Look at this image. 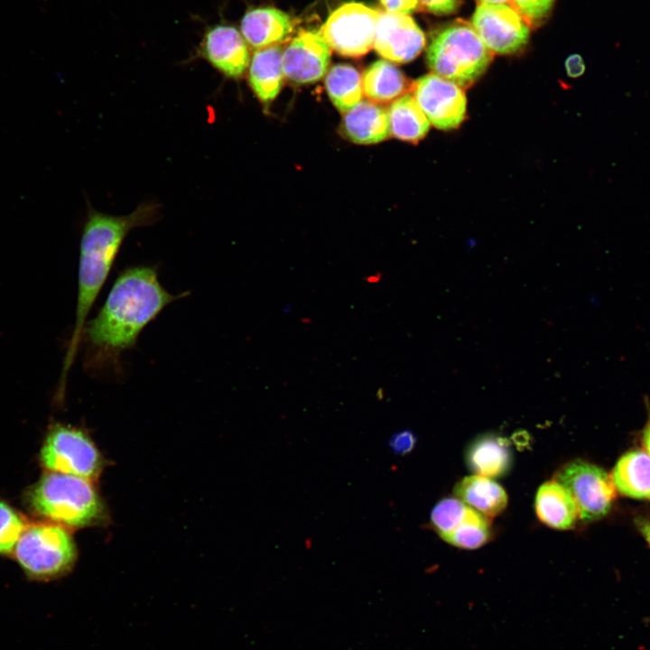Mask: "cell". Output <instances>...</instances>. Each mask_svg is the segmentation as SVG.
Wrapping results in <instances>:
<instances>
[{
    "label": "cell",
    "instance_id": "603a6c76",
    "mask_svg": "<svg viewBox=\"0 0 650 650\" xmlns=\"http://www.w3.org/2000/svg\"><path fill=\"white\" fill-rule=\"evenodd\" d=\"M325 85L332 103L342 113L352 109L362 99V77L348 64L333 66L326 76Z\"/></svg>",
    "mask_w": 650,
    "mask_h": 650
},
{
    "label": "cell",
    "instance_id": "1f68e13d",
    "mask_svg": "<svg viewBox=\"0 0 650 650\" xmlns=\"http://www.w3.org/2000/svg\"><path fill=\"white\" fill-rule=\"evenodd\" d=\"M636 525L639 532L650 546V518L643 517L636 519Z\"/></svg>",
    "mask_w": 650,
    "mask_h": 650
},
{
    "label": "cell",
    "instance_id": "d4e9b609",
    "mask_svg": "<svg viewBox=\"0 0 650 650\" xmlns=\"http://www.w3.org/2000/svg\"><path fill=\"white\" fill-rule=\"evenodd\" d=\"M469 506L457 497L440 500L431 513L433 530L445 540L464 519Z\"/></svg>",
    "mask_w": 650,
    "mask_h": 650
},
{
    "label": "cell",
    "instance_id": "9a60e30c",
    "mask_svg": "<svg viewBox=\"0 0 650 650\" xmlns=\"http://www.w3.org/2000/svg\"><path fill=\"white\" fill-rule=\"evenodd\" d=\"M343 130L353 143L359 144H377L390 134L388 111L370 100H361L345 113Z\"/></svg>",
    "mask_w": 650,
    "mask_h": 650
},
{
    "label": "cell",
    "instance_id": "52a82bcc",
    "mask_svg": "<svg viewBox=\"0 0 650 650\" xmlns=\"http://www.w3.org/2000/svg\"><path fill=\"white\" fill-rule=\"evenodd\" d=\"M553 479L572 497L580 519L585 522L599 520L610 511L617 490L611 477L602 468L575 460L563 465Z\"/></svg>",
    "mask_w": 650,
    "mask_h": 650
},
{
    "label": "cell",
    "instance_id": "cb8c5ba5",
    "mask_svg": "<svg viewBox=\"0 0 650 650\" xmlns=\"http://www.w3.org/2000/svg\"><path fill=\"white\" fill-rule=\"evenodd\" d=\"M489 518L469 506L464 519L444 540L462 549H477L491 536Z\"/></svg>",
    "mask_w": 650,
    "mask_h": 650
},
{
    "label": "cell",
    "instance_id": "7a4b0ae2",
    "mask_svg": "<svg viewBox=\"0 0 650 650\" xmlns=\"http://www.w3.org/2000/svg\"><path fill=\"white\" fill-rule=\"evenodd\" d=\"M158 217L159 205L152 202L142 203L133 212L123 216L88 209L79 246L75 323L59 381L60 392L65 388L68 373L82 341L87 319L124 240L130 231L153 224Z\"/></svg>",
    "mask_w": 650,
    "mask_h": 650
},
{
    "label": "cell",
    "instance_id": "8fae6325",
    "mask_svg": "<svg viewBox=\"0 0 650 650\" xmlns=\"http://www.w3.org/2000/svg\"><path fill=\"white\" fill-rule=\"evenodd\" d=\"M373 46L382 58L406 63L423 50L425 36L408 14L385 11L379 14Z\"/></svg>",
    "mask_w": 650,
    "mask_h": 650
},
{
    "label": "cell",
    "instance_id": "8992f818",
    "mask_svg": "<svg viewBox=\"0 0 650 650\" xmlns=\"http://www.w3.org/2000/svg\"><path fill=\"white\" fill-rule=\"evenodd\" d=\"M42 464L49 471L85 478H98L102 457L89 436L79 428L61 423L48 431L40 453Z\"/></svg>",
    "mask_w": 650,
    "mask_h": 650
},
{
    "label": "cell",
    "instance_id": "e0dca14e",
    "mask_svg": "<svg viewBox=\"0 0 650 650\" xmlns=\"http://www.w3.org/2000/svg\"><path fill=\"white\" fill-rule=\"evenodd\" d=\"M535 512L544 525L569 530L579 518L576 504L569 491L555 479L540 486L535 496Z\"/></svg>",
    "mask_w": 650,
    "mask_h": 650
},
{
    "label": "cell",
    "instance_id": "d6986e66",
    "mask_svg": "<svg viewBox=\"0 0 650 650\" xmlns=\"http://www.w3.org/2000/svg\"><path fill=\"white\" fill-rule=\"evenodd\" d=\"M454 497L467 506L491 518L507 506V494L492 478L472 475L460 479L454 487Z\"/></svg>",
    "mask_w": 650,
    "mask_h": 650
},
{
    "label": "cell",
    "instance_id": "6da1fadb",
    "mask_svg": "<svg viewBox=\"0 0 650 650\" xmlns=\"http://www.w3.org/2000/svg\"><path fill=\"white\" fill-rule=\"evenodd\" d=\"M182 295L170 293L153 266L125 268L114 282L97 315L84 328L88 367L118 363L120 355L136 344L143 330Z\"/></svg>",
    "mask_w": 650,
    "mask_h": 650
},
{
    "label": "cell",
    "instance_id": "5bb4252c",
    "mask_svg": "<svg viewBox=\"0 0 650 650\" xmlns=\"http://www.w3.org/2000/svg\"><path fill=\"white\" fill-rule=\"evenodd\" d=\"M465 460L473 474L493 479L503 477L509 471L512 451L505 438L488 433L477 437L469 443Z\"/></svg>",
    "mask_w": 650,
    "mask_h": 650
},
{
    "label": "cell",
    "instance_id": "ba28073f",
    "mask_svg": "<svg viewBox=\"0 0 650 650\" xmlns=\"http://www.w3.org/2000/svg\"><path fill=\"white\" fill-rule=\"evenodd\" d=\"M380 12L361 3H347L333 11L319 34L340 55L360 57L374 45Z\"/></svg>",
    "mask_w": 650,
    "mask_h": 650
},
{
    "label": "cell",
    "instance_id": "44dd1931",
    "mask_svg": "<svg viewBox=\"0 0 650 650\" xmlns=\"http://www.w3.org/2000/svg\"><path fill=\"white\" fill-rule=\"evenodd\" d=\"M362 83L367 98L377 103L395 100L407 89V80L402 71L385 60L373 62L365 70Z\"/></svg>",
    "mask_w": 650,
    "mask_h": 650
},
{
    "label": "cell",
    "instance_id": "f1b7e54d",
    "mask_svg": "<svg viewBox=\"0 0 650 650\" xmlns=\"http://www.w3.org/2000/svg\"><path fill=\"white\" fill-rule=\"evenodd\" d=\"M418 2L428 12L444 15L456 12L460 0H418Z\"/></svg>",
    "mask_w": 650,
    "mask_h": 650
},
{
    "label": "cell",
    "instance_id": "5b68a950",
    "mask_svg": "<svg viewBox=\"0 0 650 650\" xmlns=\"http://www.w3.org/2000/svg\"><path fill=\"white\" fill-rule=\"evenodd\" d=\"M14 552L25 575L38 581L62 577L72 569L77 558L70 531L53 522L28 524Z\"/></svg>",
    "mask_w": 650,
    "mask_h": 650
},
{
    "label": "cell",
    "instance_id": "836d02e7",
    "mask_svg": "<svg viewBox=\"0 0 650 650\" xmlns=\"http://www.w3.org/2000/svg\"><path fill=\"white\" fill-rule=\"evenodd\" d=\"M480 3L485 4H506L509 0H478Z\"/></svg>",
    "mask_w": 650,
    "mask_h": 650
},
{
    "label": "cell",
    "instance_id": "7c38bea8",
    "mask_svg": "<svg viewBox=\"0 0 650 650\" xmlns=\"http://www.w3.org/2000/svg\"><path fill=\"white\" fill-rule=\"evenodd\" d=\"M330 48L325 40L313 32H300L282 55L283 74L296 83L320 79L327 72Z\"/></svg>",
    "mask_w": 650,
    "mask_h": 650
},
{
    "label": "cell",
    "instance_id": "4fadbf2b",
    "mask_svg": "<svg viewBox=\"0 0 650 650\" xmlns=\"http://www.w3.org/2000/svg\"><path fill=\"white\" fill-rule=\"evenodd\" d=\"M200 56L225 76L237 79L249 65L247 45L234 27L218 24L209 28L199 49Z\"/></svg>",
    "mask_w": 650,
    "mask_h": 650
},
{
    "label": "cell",
    "instance_id": "9c48e42d",
    "mask_svg": "<svg viewBox=\"0 0 650 650\" xmlns=\"http://www.w3.org/2000/svg\"><path fill=\"white\" fill-rule=\"evenodd\" d=\"M471 23L491 52L514 53L522 49L529 38V27L525 19L506 4L480 3Z\"/></svg>",
    "mask_w": 650,
    "mask_h": 650
},
{
    "label": "cell",
    "instance_id": "4dcf8cb0",
    "mask_svg": "<svg viewBox=\"0 0 650 650\" xmlns=\"http://www.w3.org/2000/svg\"><path fill=\"white\" fill-rule=\"evenodd\" d=\"M565 69L570 78L577 79L585 72V63L579 54H571L565 60Z\"/></svg>",
    "mask_w": 650,
    "mask_h": 650
},
{
    "label": "cell",
    "instance_id": "30bf717a",
    "mask_svg": "<svg viewBox=\"0 0 650 650\" xmlns=\"http://www.w3.org/2000/svg\"><path fill=\"white\" fill-rule=\"evenodd\" d=\"M413 94L426 117L436 128H457L464 120L467 99L457 84L434 73L418 79Z\"/></svg>",
    "mask_w": 650,
    "mask_h": 650
},
{
    "label": "cell",
    "instance_id": "277c9868",
    "mask_svg": "<svg viewBox=\"0 0 650 650\" xmlns=\"http://www.w3.org/2000/svg\"><path fill=\"white\" fill-rule=\"evenodd\" d=\"M493 58L472 26L450 25L432 39L427 49V63L431 70L460 87L476 81L487 70Z\"/></svg>",
    "mask_w": 650,
    "mask_h": 650
},
{
    "label": "cell",
    "instance_id": "2e32d148",
    "mask_svg": "<svg viewBox=\"0 0 650 650\" xmlns=\"http://www.w3.org/2000/svg\"><path fill=\"white\" fill-rule=\"evenodd\" d=\"M292 31L290 17L275 8L253 9L241 21L242 36L258 50L284 41Z\"/></svg>",
    "mask_w": 650,
    "mask_h": 650
},
{
    "label": "cell",
    "instance_id": "3957f363",
    "mask_svg": "<svg viewBox=\"0 0 650 650\" xmlns=\"http://www.w3.org/2000/svg\"><path fill=\"white\" fill-rule=\"evenodd\" d=\"M30 509L65 527H85L104 520L105 506L92 480L60 473H44L27 494Z\"/></svg>",
    "mask_w": 650,
    "mask_h": 650
},
{
    "label": "cell",
    "instance_id": "484cf974",
    "mask_svg": "<svg viewBox=\"0 0 650 650\" xmlns=\"http://www.w3.org/2000/svg\"><path fill=\"white\" fill-rule=\"evenodd\" d=\"M28 525L24 516L4 501H0V554H10Z\"/></svg>",
    "mask_w": 650,
    "mask_h": 650
},
{
    "label": "cell",
    "instance_id": "f546056e",
    "mask_svg": "<svg viewBox=\"0 0 650 650\" xmlns=\"http://www.w3.org/2000/svg\"><path fill=\"white\" fill-rule=\"evenodd\" d=\"M387 12L412 14L418 7V0H379Z\"/></svg>",
    "mask_w": 650,
    "mask_h": 650
},
{
    "label": "cell",
    "instance_id": "ffe728a7",
    "mask_svg": "<svg viewBox=\"0 0 650 650\" xmlns=\"http://www.w3.org/2000/svg\"><path fill=\"white\" fill-rule=\"evenodd\" d=\"M282 49L270 46L257 50L249 66L250 85L262 102H269L276 98L283 80Z\"/></svg>",
    "mask_w": 650,
    "mask_h": 650
},
{
    "label": "cell",
    "instance_id": "7402d4cb",
    "mask_svg": "<svg viewBox=\"0 0 650 650\" xmlns=\"http://www.w3.org/2000/svg\"><path fill=\"white\" fill-rule=\"evenodd\" d=\"M388 116L391 134L413 143L423 138L431 125L413 95L410 94L399 97L391 104Z\"/></svg>",
    "mask_w": 650,
    "mask_h": 650
},
{
    "label": "cell",
    "instance_id": "d6a6232c",
    "mask_svg": "<svg viewBox=\"0 0 650 650\" xmlns=\"http://www.w3.org/2000/svg\"><path fill=\"white\" fill-rule=\"evenodd\" d=\"M642 443L644 450L650 455V414L642 432Z\"/></svg>",
    "mask_w": 650,
    "mask_h": 650
},
{
    "label": "cell",
    "instance_id": "83f0119b",
    "mask_svg": "<svg viewBox=\"0 0 650 650\" xmlns=\"http://www.w3.org/2000/svg\"><path fill=\"white\" fill-rule=\"evenodd\" d=\"M417 438L412 431L403 430L391 436L389 446L394 453L406 455L413 450Z\"/></svg>",
    "mask_w": 650,
    "mask_h": 650
},
{
    "label": "cell",
    "instance_id": "4316f807",
    "mask_svg": "<svg viewBox=\"0 0 650 650\" xmlns=\"http://www.w3.org/2000/svg\"><path fill=\"white\" fill-rule=\"evenodd\" d=\"M515 10L530 23L543 20L552 9L554 0H512Z\"/></svg>",
    "mask_w": 650,
    "mask_h": 650
},
{
    "label": "cell",
    "instance_id": "ac0fdd59",
    "mask_svg": "<svg viewBox=\"0 0 650 650\" xmlns=\"http://www.w3.org/2000/svg\"><path fill=\"white\" fill-rule=\"evenodd\" d=\"M616 490L621 495L650 500V455L645 450H631L617 461L611 474Z\"/></svg>",
    "mask_w": 650,
    "mask_h": 650
}]
</instances>
